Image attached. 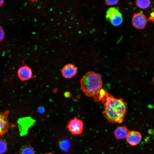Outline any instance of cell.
Instances as JSON below:
<instances>
[{
  "mask_svg": "<svg viewBox=\"0 0 154 154\" xmlns=\"http://www.w3.org/2000/svg\"><path fill=\"white\" fill-rule=\"evenodd\" d=\"M5 36V32L3 29L0 26V42L4 38Z\"/></svg>",
  "mask_w": 154,
  "mask_h": 154,
  "instance_id": "cell-16",
  "label": "cell"
},
{
  "mask_svg": "<svg viewBox=\"0 0 154 154\" xmlns=\"http://www.w3.org/2000/svg\"><path fill=\"white\" fill-rule=\"evenodd\" d=\"M153 82L154 84V76L153 77Z\"/></svg>",
  "mask_w": 154,
  "mask_h": 154,
  "instance_id": "cell-21",
  "label": "cell"
},
{
  "mask_svg": "<svg viewBox=\"0 0 154 154\" xmlns=\"http://www.w3.org/2000/svg\"><path fill=\"white\" fill-rule=\"evenodd\" d=\"M44 154H53V153H44Z\"/></svg>",
  "mask_w": 154,
  "mask_h": 154,
  "instance_id": "cell-20",
  "label": "cell"
},
{
  "mask_svg": "<svg viewBox=\"0 0 154 154\" xmlns=\"http://www.w3.org/2000/svg\"><path fill=\"white\" fill-rule=\"evenodd\" d=\"M106 4L109 5H112L117 4L118 3V0H106L105 1Z\"/></svg>",
  "mask_w": 154,
  "mask_h": 154,
  "instance_id": "cell-15",
  "label": "cell"
},
{
  "mask_svg": "<svg viewBox=\"0 0 154 154\" xmlns=\"http://www.w3.org/2000/svg\"><path fill=\"white\" fill-rule=\"evenodd\" d=\"M142 139L141 133L135 131H129L126 138L127 142L131 146H135L139 144Z\"/></svg>",
  "mask_w": 154,
  "mask_h": 154,
  "instance_id": "cell-8",
  "label": "cell"
},
{
  "mask_svg": "<svg viewBox=\"0 0 154 154\" xmlns=\"http://www.w3.org/2000/svg\"><path fill=\"white\" fill-rule=\"evenodd\" d=\"M77 68L74 64H69L63 66L61 73L63 77L68 79L74 77L77 74Z\"/></svg>",
  "mask_w": 154,
  "mask_h": 154,
  "instance_id": "cell-7",
  "label": "cell"
},
{
  "mask_svg": "<svg viewBox=\"0 0 154 154\" xmlns=\"http://www.w3.org/2000/svg\"><path fill=\"white\" fill-rule=\"evenodd\" d=\"M149 19L150 20L152 21L154 20V11L151 14V16L149 18Z\"/></svg>",
  "mask_w": 154,
  "mask_h": 154,
  "instance_id": "cell-17",
  "label": "cell"
},
{
  "mask_svg": "<svg viewBox=\"0 0 154 154\" xmlns=\"http://www.w3.org/2000/svg\"><path fill=\"white\" fill-rule=\"evenodd\" d=\"M19 154H35V151L32 147L25 146L21 149Z\"/></svg>",
  "mask_w": 154,
  "mask_h": 154,
  "instance_id": "cell-13",
  "label": "cell"
},
{
  "mask_svg": "<svg viewBox=\"0 0 154 154\" xmlns=\"http://www.w3.org/2000/svg\"><path fill=\"white\" fill-rule=\"evenodd\" d=\"M4 0H0V7L2 6L4 3Z\"/></svg>",
  "mask_w": 154,
  "mask_h": 154,
  "instance_id": "cell-19",
  "label": "cell"
},
{
  "mask_svg": "<svg viewBox=\"0 0 154 154\" xmlns=\"http://www.w3.org/2000/svg\"><path fill=\"white\" fill-rule=\"evenodd\" d=\"M137 6L141 9H146L150 5L151 1L149 0H138L136 1Z\"/></svg>",
  "mask_w": 154,
  "mask_h": 154,
  "instance_id": "cell-12",
  "label": "cell"
},
{
  "mask_svg": "<svg viewBox=\"0 0 154 154\" xmlns=\"http://www.w3.org/2000/svg\"><path fill=\"white\" fill-rule=\"evenodd\" d=\"M66 128L72 135H81L83 133L84 128L83 121L78 118L75 117L68 122Z\"/></svg>",
  "mask_w": 154,
  "mask_h": 154,
  "instance_id": "cell-4",
  "label": "cell"
},
{
  "mask_svg": "<svg viewBox=\"0 0 154 154\" xmlns=\"http://www.w3.org/2000/svg\"><path fill=\"white\" fill-rule=\"evenodd\" d=\"M7 146L6 141L0 138V154L5 153L7 151Z\"/></svg>",
  "mask_w": 154,
  "mask_h": 154,
  "instance_id": "cell-14",
  "label": "cell"
},
{
  "mask_svg": "<svg viewBox=\"0 0 154 154\" xmlns=\"http://www.w3.org/2000/svg\"><path fill=\"white\" fill-rule=\"evenodd\" d=\"M129 131L125 126L117 127L114 131V135L117 139H123L126 138Z\"/></svg>",
  "mask_w": 154,
  "mask_h": 154,
  "instance_id": "cell-11",
  "label": "cell"
},
{
  "mask_svg": "<svg viewBox=\"0 0 154 154\" xmlns=\"http://www.w3.org/2000/svg\"><path fill=\"white\" fill-rule=\"evenodd\" d=\"M147 20L145 16L140 13L134 14L132 19L133 26L138 29H142L145 28Z\"/></svg>",
  "mask_w": 154,
  "mask_h": 154,
  "instance_id": "cell-5",
  "label": "cell"
},
{
  "mask_svg": "<svg viewBox=\"0 0 154 154\" xmlns=\"http://www.w3.org/2000/svg\"><path fill=\"white\" fill-rule=\"evenodd\" d=\"M71 142L68 138L63 137L60 139L58 141V145L60 149L63 153H70L72 150Z\"/></svg>",
  "mask_w": 154,
  "mask_h": 154,
  "instance_id": "cell-10",
  "label": "cell"
},
{
  "mask_svg": "<svg viewBox=\"0 0 154 154\" xmlns=\"http://www.w3.org/2000/svg\"><path fill=\"white\" fill-rule=\"evenodd\" d=\"M80 89L88 97H93L98 102V94L102 85L101 75L89 71L83 76L80 80Z\"/></svg>",
  "mask_w": 154,
  "mask_h": 154,
  "instance_id": "cell-2",
  "label": "cell"
},
{
  "mask_svg": "<svg viewBox=\"0 0 154 154\" xmlns=\"http://www.w3.org/2000/svg\"><path fill=\"white\" fill-rule=\"evenodd\" d=\"M106 17L107 21L116 26L120 25L123 21L121 13L119 9L116 7L109 8L106 12Z\"/></svg>",
  "mask_w": 154,
  "mask_h": 154,
  "instance_id": "cell-3",
  "label": "cell"
},
{
  "mask_svg": "<svg viewBox=\"0 0 154 154\" xmlns=\"http://www.w3.org/2000/svg\"><path fill=\"white\" fill-rule=\"evenodd\" d=\"M17 74L18 77L21 80L26 81L31 78L32 76V72L29 67L25 64L19 69Z\"/></svg>",
  "mask_w": 154,
  "mask_h": 154,
  "instance_id": "cell-9",
  "label": "cell"
},
{
  "mask_svg": "<svg viewBox=\"0 0 154 154\" xmlns=\"http://www.w3.org/2000/svg\"><path fill=\"white\" fill-rule=\"evenodd\" d=\"M9 112H0V138L4 135L8 131L9 127L8 120Z\"/></svg>",
  "mask_w": 154,
  "mask_h": 154,
  "instance_id": "cell-6",
  "label": "cell"
},
{
  "mask_svg": "<svg viewBox=\"0 0 154 154\" xmlns=\"http://www.w3.org/2000/svg\"><path fill=\"white\" fill-rule=\"evenodd\" d=\"M104 106L103 113L110 123H121L125 117L127 103L122 99H117L106 92L101 100Z\"/></svg>",
  "mask_w": 154,
  "mask_h": 154,
  "instance_id": "cell-1",
  "label": "cell"
},
{
  "mask_svg": "<svg viewBox=\"0 0 154 154\" xmlns=\"http://www.w3.org/2000/svg\"><path fill=\"white\" fill-rule=\"evenodd\" d=\"M64 96L66 97H69L70 96V94L69 92H66L64 93Z\"/></svg>",
  "mask_w": 154,
  "mask_h": 154,
  "instance_id": "cell-18",
  "label": "cell"
}]
</instances>
